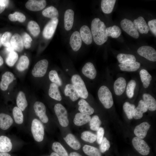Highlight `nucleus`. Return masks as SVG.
I'll return each instance as SVG.
<instances>
[{
  "label": "nucleus",
  "mask_w": 156,
  "mask_h": 156,
  "mask_svg": "<svg viewBox=\"0 0 156 156\" xmlns=\"http://www.w3.org/2000/svg\"><path fill=\"white\" fill-rule=\"evenodd\" d=\"M16 104L18 107L22 111L27 107L28 104L25 94L22 91H20L16 98Z\"/></svg>",
  "instance_id": "34"
},
{
  "label": "nucleus",
  "mask_w": 156,
  "mask_h": 156,
  "mask_svg": "<svg viewBox=\"0 0 156 156\" xmlns=\"http://www.w3.org/2000/svg\"><path fill=\"white\" fill-rule=\"evenodd\" d=\"M58 23L57 18L51 19L45 26L43 31V37L47 39L51 38L54 34Z\"/></svg>",
  "instance_id": "10"
},
{
  "label": "nucleus",
  "mask_w": 156,
  "mask_h": 156,
  "mask_svg": "<svg viewBox=\"0 0 156 156\" xmlns=\"http://www.w3.org/2000/svg\"><path fill=\"white\" fill-rule=\"evenodd\" d=\"M31 129L34 140L38 142L42 141L44 138V129L40 121L37 119H33L32 122Z\"/></svg>",
  "instance_id": "4"
},
{
  "label": "nucleus",
  "mask_w": 156,
  "mask_h": 156,
  "mask_svg": "<svg viewBox=\"0 0 156 156\" xmlns=\"http://www.w3.org/2000/svg\"><path fill=\"white\" fill-rule=\"evenodd\" d=\"M142 98L148 109L151 111L156 110V101L152 96L149 94L144 93L142 95Z\"/></svg>",
  "instance_id": "30"
},
{
  "label": "nucleus",
  "mask_w": 156,
  "mask_h": 156,
  "mask_svg": "<svg viewBox=\"0 0 156 156\" xmlns=\"http://www.w3.org/2000/svg\"><path fill=\"white\" fill-rule=\"evenodd\" d=\"M49 79L53 83L56 84L58 86H60L62 85V81L55 70H51L49 72Z\"/></svg>",
  "instance_id": "47"
},
{
  "label": "nucleus",
  "mask_w": 156,
  "mask_h": 156,
  "mask_svg": "<svg viewBox=\"0 0 156 156\" xmlns=\"http://www.w3.org/2000/svg\"><path fill=\"white\" fill-rule=\"evenodd\" d=\"M29 64V60L26 56L22 55L20 58L16 65L17 69L19 71H22L27 69Z\"/></svg>",
  "instance_id": "38"
},
{
  "label": "nucleus",
  "mask_w": 156,
  "mask_h": 156,
  "mask_svg": "<svg viewBox=\"0 0 156 156\" xmlns=\"http://www.w3.org/2000/svg\"><path fill=\"white\" fill-rule=\"evenodd\" d=\"M98 95L100 101L104 107L109 109L112 106L114 102L111 92L107 87L103 86L99 88Z\"/></svg>",
  "instance_id": "2"
},
{
  "label": "nucleus",
  "mask_w": 156,
  "mask_h": 156,
  "mask_svg": "<svg viewBox=\"0 0 156 156\" xmlns=\"http://www.w3.org/2000/svg\"><path fill=\"white\" fill-rule=\"evenodd\" d=\"M50 156H60L58 154H57V153H56L55 152H53L52 153L51 155Z\"/></svg>",
  "instance_id": "59"
},
{
  "label": "nucleus",
  "mask_w": 156,
  "mask_h": 156,
  "mask_svg": "<svg viewBox=\"0 0 156 156\" xmlns=\"http://www.w3.org/2000/svg\"><path fill=\"white\" fill-rule=\"evenodd\" d=\"M46 5V2L44 0H29L26 3L25 6L28 10L34 11L40 10Z\"/></svg>",
  "instance_id": "12"
},
{
  "label": "nucleus",
  "mask_w": 156,
  "mask_h": 156,
  "mask_svg": "<svg viewBox=\"0 0 156 156\" xmlns=\"http://www.w3.org/2000/svg\"><path fill=\"white\" fill-rule=\"evenodd\" d=\"M21 37L25 47L26 49L29 48L31 46L32 41L31 37L28 34L25 32L23 33Z\"/></svg>",
  "instance_id": "51"
},
{
  "label": "nucleus",
  "mask_w": 156,
  "mask_h": 156,
  "mask_svg": "<svg viewBox=\"0 0 156 156\" xmlns=\"http://www.w3.org/2000/svg\"><path fill=\"white\" fill-rule=\"evenodd\" d=\"M71 81L79 97L83 99H86L88 96V92L85 83L81 77L78 75H74L72 77Z\"/></svg>",
  "instance_id": "3"
},
{
  "label": "nucleus",
  "mask_w": 156,
  "mask_h": 156,
  "mask_svg": "<svg viewBox=\"0 0 156 156\" xmlns=\"http://www.w3.org/2000/svg\"><path fill=\"white\" fill-rule=\"evenodd\" d=\"M135 108V105L131 104L128 102H126L124 104L123 109L128 119H131L133 118Z\"/></svg>",
  "instance_id": "39"
},
{
  "label": "nucleus",
  "mask_w": 156,
  "mask_h": 156,
  "mask_svg": "<svg viewBox=\"0 0 156 156\" xmlns=\"http://www.w3.org/2000/svg\"><path fill=\"white\" fill-rule=\"evenodd\" d=\"M0 156H11V155L6 153H0Z\"/></svg>",
  "instance_id": "58"
},
{
  "label": "nucleus",
  "mask_w": 156,
  "mask_h": 156,
  "mask_svg": "<svg viewBox=\"0 0 156 156\" xmlns=\"http://www.w3.org/2000/svg\"><path fill=\"white\" fill-rule=\"evenodd\" d=\"M126 86V82L125 79L122 77L118 78L115 81L114 88L116 95L120 96L124 92Z\"/></svg>",
  "instance_id": "21"
},
{
  "label": "nucleus",
  "mask_w": 156,
  "mask_h": 156,
  "mask_svg": "<svg viewBox=\"0 0 156 156\" xmlns=\"http://www.w3.org/2000/svg\"><path fill=\"white\" fill-rule=\"evenodd\" d=\"M68 69H66V71H68Z\"/></svg>",
  "instance_id": "62"
},
{
  "label": "nucleus",
  "mask_w": 156,
  "mask_h": 156,
  "mask_svg": "<svg viewBox=\"0 0 156 156\" xmlns=\"http://www.w3.org/2000/svg\"><path fill=\"white\" fill-rule=\"evenodd\" d=\"M106 26L104 23L98 18L94 19L91 25V32L94 42L101 45L107 41L108 36L106 32Z\"/></svg>",
  "instance_id": "1"
},
{
  "label": "nucleus",
  "mask_w": 156,
  "mask_h": 156,
  "mask_svg": "<svg viewBox=\"0 0 156 156\" xmlns=\"http://www.w3.org/2000/svg\"><path fill=\"white\" fill-rule=\"evenodd\" d=\"M74 12L72 10L69 9L65 11L64 14V27L67 31L72 28L74 21Z\"/></svg>",
  "instance_id": "22"
},
{
  "label": "nucleus",
  "mask_w": 156,
  "mask_h": 156,
  "mask_svg": "<svg viewBox=\"0 0 156 156\" xmlns=\"http://www.w3.org/2000/svg\"><path fill=\"white\" fill-rule=\"evenodd\" d=\"M120 25L122 29L130 36L136 39L139 38V32L131 20L125 18L121 21Z\"/></svg>",
  "instance_id": "7"
},
{
  "label": "nucleus",
  "mask_w": 156,
  "mask_h": 156,
  "mask_svg": "<svg viewBox=\"0 0 156 156\" xmlns=\"http://www.w3.org/2000/svg\"><path fill=\"white\" fill-rule=\"evenodd\" d=\"M53 151L60 156H69L68 153L65 148L59 142H55L52 145Z\"/></svg>",
  "instance_id": "40"
},
{
  "label": "nucleus",
  "mask_w": 156,
  "mask_h": 156,
  "mask_svg": "<svg viewBox=\"0 0 156 156\" xmlns=\"http://www.w3.org/2000/svg\"><path fill=\"white\" fill-rule=\"evenodd\" d=\"M12 36V34L11 33L9 32H5L2 35L1 38L2 44L7 48L11 47L10 41Z\"/></svg>",
  "instance_id": "49"
},
{
  "label": "nucleus",
  "mask_w": 156,
  "mask_h": 156,
  "mask_svg": "<svg viewBox=\"0 0 156 156\" xmlns=\"http://www.w3.org/2000/svg\"><path fill=\"white\" fill-rule=\"evenodd\" d=\"M8 18L12 21H18L20 22H23L25 20L26 17L22 13L16 12L13 14H10L8 16Z\"/></svg>",
  "instance_id": "48"
},
{
  "label": "nucleus",
  "mask_w": 156,
  "mask_h": 156,
  "mask_svg": "<svg viewBox=\"0 0 156 156\" xmlns=\"http://www.w3.org/2000/svg\"><path fill=\"white\" fill-rule=\"evenodd\" d=\"M119 62L122 64L129 61H135L136 58L133 55L125 53H119L117 56Z\"/></svg>",
  "instance_id": "44"
},
{
  "label": "nucleus",
  "mask_w": 156,
  "mask_h": 156,
  "mask_svg": "<svg viewBox=\"0 0 156 156\" xmlns=\"http://www.w3.org/2000/svg\"><path fill=\"white\" fill-rule=\"evenodd\" d=\"M133 23L138 31L142 34H146L149 30L148 25L144 19L140 16L134 20Z\"/></svg>",
  "instance_id": "16"
},
{
  "label": "nucleus",
  "mask_w": 156,
  "mask_h": 156,
  "mask_svg": "<svg viewBox=\"0 0 156 156\" xmlns=\"http://www.w3.org/2000/svg\"><path fill=\"white\" fill-rule=\"evenodd\" d=\"M54 111L60 125L66 127L69 124L68 114L65 107L61 104H56L54 107Z\"/></svg>",
  "instance_id": "5"
},
{
  "label": "nucleus",
  "mask_w": 156,
  "mask_h": 156,
  "mask_svg": "<svg viewBox=\"0 0 156 156\" xmlns=\"http://www.w3.org/2000/svg\"><path fill=\"white\" fill-rule=\"evenodd\" d=\"M14 79V75L11 72L7 71L2 76L0 83V88L3 91L6 90L8 86Z\"/></svg>",
  "instance_id": "17"
},
{
  "label": "nucleus",
  "mask_w": 156,
  "mask_h": 156,
  "mask_svg": "<svg viewBox=\"0 0 156 156\" xmlns=\"http://www.w3.org/2000/svg\"><path fill=\"white\" fill-rule=\"evenodd\" d=\"M3 63V60L2 57L0 55V66H1Z\"/></svg>",
  "instance_id": "60"
},
{
  "label": "nucleus",
  "mask_w": 156,
  "mask_h": 156,
  "mask_svg": "<svg viewBox=\"0 0 156 156\" xmlns=\"http://www.w3.org/2000/svg\"><path fill=\"white\" fill-rule=\"evenodd\" d=\"M42 14L44 16L51 19L57 18L59 16L57 9L52 6L48 7L43 11Z\"/></svg>",
  "instance_id": "35"
},
{
  "label": "nucleus",
  "mask_w": 156,
  "mask_h": 156,
  "mask_svg": "<svg viewBox=\"0 0 156 156\" xmlns=\"http://www.w3.org/2000/svg\"><path fill=\"white\" fill-rule=\"evenodd\" d=\"M48 65V62L46 59H43L38 62L35 65L31 73L36 77H41L46 74Z\"/></svg>",
  "instance_id": "8"
},
{
  "label": "nucleus",
  "mask_w": 156,
  "mask_h": 156,
  "mask_svg": "<svg viewBox=\"0 0 156 156\" xmlns=\"http://www.w3.org/2000/svg\"><path fill=\"white\" fill-rule=\"evenodd\" d=\"M5 8V5L0 4V14L4 10Z\"/></svg>",
  "instance_id": "57"
},
{
  "label": "nucleus",
  "mask_w": 156,
  "mask_h": 156,
  "mask_svg": "<svg viewBox=\"0 0 156 156\" xmlns=\"http://www.w3.org/2000/svg\"><path fill=\"white\" fill-rule=\"evenodd\" d=\"M89 115L81 113H77L73 120L74 124L77 126H81L89 122L91 119Z\"/></svg>",
  "instance_id": "27"
},
{
  "label": "nucleus",
  "mask_w": 156,
  "mask_h": 156,
  "mask_svg": "<svg viewBox=\"0 0 156 156\" xmlns=\"http://www.w3.org/2000/svg\"><path fill=\"white\" fill-rule=\"evenodd\" d=\"M78 105H79L78 110L80 113L89 115L93 113L94 109L84 99H80L78 102Z\"/></svg>",
  "instance_id": "28"
},
{
  "label": "nucleus",
  "mask_w": 156,
  "mask_h": 156,
  "mask_svg": "<svg viewBox=\"0 0 156 156\" xmlns=\"http://www.w3.org/2000/svg\"><path fill=\"white\" fill-rule=\"evenodd\" d=\"M10 43L14 49L17 51H21L23 49L24 45L21 36L18 34L13 35L11 38Z\"/></svg>",
  "instance_id": "19"
},
{
  "label": "nucleus",
  "mask_w": 156,
  "mask_h": 156,
  "mask_svg": "<svg viewBox=\"0 0 156 156\" xmlns=\"http://www.w3.org/2000/svg\"><path fill=\"white\" fill-rule=\"evenodd\" d=\"M83 150L84 153L88 156H101L100 150L93 146L85 145L83 147Z\"/></svg>",
  "instance_id": "37"
},
{
  "label": "nucleus",
  "mask_w": 156,
  "mask_h": 156,
  "mask_svg": "<svg viewBox=\"0 0 156 156\" xmlns=\"http://www.w3.org/2000/svg\"><path fill=\"white\" fill-rule=\"evenodd\" d=\"M27 27L31 34L34 36H37L40 32L39 25L34 21H29L27 25Z\"/></svg>",
  "instance_id": "41"
},
{
  "label": "nucleus",
  "mask_w": 156,
  "mask_h": 156,
  "mask_svg": "<svg viewBox=\"0 0 156 156\" xmlns=\"http://www.w3.org/2000/svg\"><path fill=\"white\" fill-rule=\"evenodd\" d=\"M69 156H82L79 153L75 152H73L70 153Z\"/></svg>",
  "instance_id": "56"
},
{
  "label": "nucleus",
  "mask_w": 156,
  "mask_h": 156,
  "mask_svg": "<svg viewBox=\"0 0 156 156\" xmlns=\"http://www.w3.org/2000/svg\"><path fill=\"white\" fill-rule=\"evenodd\" d=\"M147 107L142 100H140L137 107L135 108L133 113V117L135 119L141 118L143 114L148 110Z\"/></svg>",
  "instance_id": "24"
},
{
  "label": "nucleus",
  "mask_w": 156,
  "mask_h": 156,
  "mask_svg": "<svg viewBox=\"0 0 156 156\" xmlns=\"http://www.w3.org/2000/svg\"><path fill=\"white\" fill-rule=\"evenodd\" d=\"M137 52L140 55L149 61L153 62L156 61V50L151 46H141L138 49Z\"/></svg>",
  "instance_id": "9"
},
{
  "label": "nucleus",
  "mask_w": 156,
  "mask_h": 156,
  "mask_svg": "<svg viewBox=\"0 0 156 156\" xmlns=\"http://www.w3.org/2000/svg\"><path fill=\"white\" fill-rule=\"evenodd\" d=\"M132 142L134 148L140 154L146 155L149 153L150 148L143 139L135 137L133 138Z\"/></svg>",
  "instance_id": "6"
},
{
  "label": "nucleus",
  "mask_w": 156,
  "mask_h": 156,
  "mask_svg": "<svg viewBox=\"0 0 156 156\" xmlns=\"http://www.w3.org/2000/svg\"><path fill=\"white\" fill-rule=\"evenodd\" d=\"M106 32L107 36L116 38L119 37L121 33V30L118 26L114 25L106 28Z\"/></svg>",
  "instance_id": "36"
},
{
  "label": "nucleus",
  "mask_w": 156,
  "mask_h": 156,
  "mask_svg": "<svg viewBox=\"0 0 156 156\" xmlns=\"http://www.w3.org/2000/svg\"><path fill=\"white\" fill-rule=\"evenodd\" d=\"M151 125L147 122H144L137 125L134 133L136 137L142 139L146 136Z\"/></svg>",
  "instance_id": "13"
},
{
  "label": "nucleus",
  "mask_w": 156,
  "mask_h": 156,
  "mask_svg": "<svg viewBox=\"0 0 156 156\" xmlns=\"http://www.w3.org/2000/svg\"><path fill=\"white\" fill-rule=\"evenodd\" d=\"M66 143L71 148L75 150H78L81 147V144L75 136L71 133L68 134L64 138Z\"/></svg>",
  "instance_id": "29"
},
{
  "label": "nucleus",
  "mask_w": 156,
  "mask_h": 156,
  "mask_svg": "<svg viewBox=\"0 0 156 156\" xmlns=\"http://www.w3.org/2000/svg\"><path fill=\"white\" fill-rule=\"evenodd\" d=\"M70 44L74 51H77L80 49L82 44V39L78 31H75L72 34L70 38Z\"/></svg>",
  "instance_id": "14"
},
{
  "label": "nucleus",
  "mask_w": 156,
  "mask_h": 156,
  "mask_svg": "<svg viewBox=\"0 0 156 156\" xmlns=\"http://www.w3.org/2000/svg\"><path fill=\"white\" fill-rule=\"evenodd\" d=\"M81 137L83 140L90 143L94 142L96 139V135L88 131L83 132L81 134Z\"/></svg>",
  "instance_id": "43"
},
{
  "label": "nucleus",
  "mask_w": 156,
  "mask_h": 156,
  "mask_svg": "<svg viewBox=\"0 0 156 156\" xmlns=\"http://www.w3.org/2000/svg\"><path fill=\"white\" fill-rule=\"evenodd\" d=\"M9 3V0H0V4L5 5V7L8 5Z\"/></svg>",
  "instance_id": "55"
},
{
  "label": "nucleus",
  "mask_w": 156,
  "mask_h": 156,
  "mask_svg": "<svg viewBox=\"0 0 156 156\" xmlns=\"http://www.w3.org/2000/svg\"><path fill=\"white\" fill-rule=\"evenodd\" d=\"M136 85V81L133 80H131L128 83L127 87L126 94L129 98H131L133 96Z\"/></svg>",
  "instance_id": "50"
},
{
  "label": "nucleus",
  "mask_w": 156,
  "mask_h": 156,
  "mask_svg": "<svg viewBox=\"0 0 156 156\" xmlns=\"http://www.w3.org/2000/svg\"><path fill=\"white\" fill-rule=\"evenodd\" d=\"M140 66V63L136 61L127 62L118 65L121 70L127 72L136 71L139 68Z\"/></svg>",
  "instance_id": "20"
},
{
  "label": "nucleus",
  "mask_w": 156,
  "mask_h": 156,
  "mask_svg": "<svg viewBox=\"0 0 156 156\" xmlns=\"http://www.w3.org/2000/svg\"><path fill=\"white\" fill-rule=\"evenodd\" d=\"M12 148V144L10 138L5 136H0V152H8Z\"/></svg>",
  "instance_id": "23"
},
{
  "label": "nucleus",
  "mask_w": 156,
  "mask_h": 156,
  "mask_svg": "<svg viewBox=\"0 0 156 156\" xmlns=\"http://www.w3.org/2000/svg\"><path fill=\"white\" fill-rule=\"evenodd\" d=\"M115 0H102L101 8L105 13L109 14L112 12L116 2Z\"/></svg>",
  "instance_id": "32"
},
{
  "label": "nucleus",
  "mask_w": 156,
  "mask_h": 156,
  "mask_svg": "<svg viewBox=\"0 0 156 156\" xmlns=\"http://www.w3.org/2000/svg\"><path fill=\"white\" fill-rule=\"evenodd\" d=\"M34 109L36 115L43 123H46L49 120L46 114V109L44 104L39 101H36L34 103Z\"/></svg>",
  "instance_id": "11"
},
{
  "label": "nucleus",
  "mask_w": 156,
  "mask_h": 156,
  "mask_svg": "<svg viewBox=\"0 0 156 156\" xmlns=\"http://www.w3.org/2000/svg\"><path fill=\"white\" fill-rule=\"evenodd\" d=\"M149 29L156 36V19H154L149 21L148 22Z\"/></svg>",
  "instance_id": "54"
},
{
  "label": "nucleus",
  "mask_w": 156,
  "mask_h": 156,
  "mask_svg": "<svg viewBox=\"0 0 156 156\" xmlns=\"http://www.w3.org/2000/svg\"><path fill=\"white\" fill-rule=\"evenodd\" d=\"M104 134V129L102 127H100L97 131L96 140L98 143L100 144L103 138Z\"/></svg>",
  "instance_id": "53"
},
{
  "label": "nucleus",
  "mask_w": 156,
  "mask_h": 156,
  "mask_svg": "<svg viewBox=\"0 0 156 156\" xmlns=\"http://www.w3.org/2000/svg\"><path fill=\"white\" fill-rule=\"evenodd\" d=\"M82 73L88 78L93 79L96 75V71L93 64L90 62L86 63L82 69Z\"/></svg>",
  "instance_id": "15"
},
{
  "label": "nucleus",
  "mask_w": 156,
  "mask_h": 156,
  "mask_svg": "<svg viewBox=\"0 0 156 156\" xmlns=\"http://www.w3.org/2000/svg\"><path fill=\"white\" fill-rule=\"evenodd\" d=\"M18 58V53L14 51H11L8 54L6 59L5 62L8 66H12L16 62Z\"/></svg>",
  "instance_id": "46"
},
{
  "label": "nucleus",
  "mask_w": 156,
  "mask_h": 156,
  "mask_svg": "<svg viewBox=\"0 0 156 156\" xmlns=\"http://www.w3.org/2000/svg\"><path fill=\"white\" fill-rule=\"evenodd\" d=\"M80 34L82 40L87 44H90L92 41V37L89 27L86 25L81 27L80 30Z\"/></svg>",
  "instance_id": "18"
},
{
  "label": "nucleus",
  "mask_w": 156,
  "mask_h": 156,
  "mask_svg": "<svg viewBox=\"0 0 156 156\" xmlns=\"http://www.w3.org/2000/svg\"><path fill=\"white\" fill-rule=\"evenodd\" d=\"M13 122L12 117L9 115L1 113L0 114V127L4 130L9 129Z\"/></svg>",
  "instance_id": "25"
},
{
  "label": "nucleus",
  "mask_w": 156,
  "mask_h": 156,
  "mask_svg": "<svg viewBox=\"0 0 156 156\" xmlns=\"http://www.w3.org/2000/svg\"><path fill=\"white\" fill-rule=\"evenodd\" d=\"M64 92L65 95L69 96L73 101H77L80 97L78 93L72 84H67L66 86Z\"/></svg>",
  "instance_id": "26"
},
{
  "label": "nucleus",
  "mask_w": 156,
  "mask_h": 156,
  "mask_svg": "<svg viewBox=\"0 0 156 156\" xmlns=\"http://www.w3.org/2000/svg\"><path fill=\"white\" fill-rule=\"evenodd\" d=\"M139 74L141 81L145 88L149 86L152 77L148 71L145 69H142L140 71Z\"/></svg>",
  "instance_id": "33"
},
{
  "label": "nucleus",
  "mask_w": 156,
  "mask_h": 156,
  "mask_svg": "<svg viewBox=\"0 0 156 156\" xmlns=\"http://www.w3.org/2000/svg\"><path fill=\"white\" fill-rule=\"evenodd\" d=\"M1 36L0 35V47H1V46L2 45V44L1 42Z\"/></svg>",
  "instance_id": "61"
},
{
  "label": "nucleus",
  "mask_w": 156,
  "mask_h": 156,
  "mask_svg": "<svg viewBox=\"0 0 156 156\" xmlns=\"http://www.w3.org/2000/svg\"><path fill=\"white\" fill-rule=\"evenodd\" d=\"M48 93L49 96L52 98L59 101L62 100V98L58 86L56 84L52 83L50 84Z\"/></svg>",
  "instance_id": "31"
},
{
  "label": "nucleus",
  "mask_w": 156,
  "mask_h": 156,
  "mask_svg": "<svg viewBox=\"0 0 156 156\" xmlns=\"http://www.w3.org/2000/svg\"><path fill=\"white\" fill-rule=\"evenodd\" d=\"M90 129L92 130L97 131L101 124V121L99 116L96 115L94 116L90 121Z\"/></svg>",
  "instance_id": "45"
},
{
  "label": "nucleus",
  "mask_w": 156,
  "mask_h": 156,
  "mask_svg": "<svg viewBox=\"0 0 156 156\" xmlns=\"http://www.w3.org/2000/svg\"><path fill=\"white\" fill-rule=\"evenodd\" d=\"M99 150L100 152L103 153L108 150L110 146V143L107 138L103 137L101 143L100 144Z\"/></svg>",
  "instance_id": "52"
},
{
  "label": "nucleus",
  "mask_w": 156,
  "mask_h": 156,
  "mask_svg": "<svg viewBox=\"0 0 156 156\" xmlns=\"http://www.w3.org/2000/svg\"><path fill=\"white\" fill-rule=\"evenodd\" d=\"M14 121L17 124H21L23 121V115L22 111L18 107H14L12 111Z\"/></svg>",
  "instance_id": "42"
}]
</instances>
